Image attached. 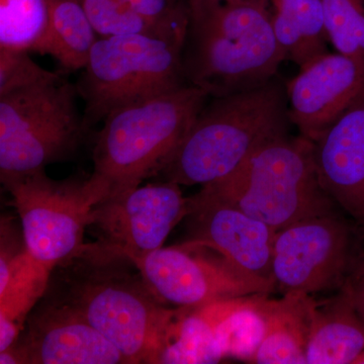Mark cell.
<instances>
[{
  "instance_id": "7c38bea8",
  "label": "cell",
  "mask_w": 364,
  "mask_h": 364,
  "mask_svg": "<svg viewBox=\"0 0 364 364\" xmlns=\"http://www.w3.org/2000/svg\"><path fill=\"white\" fill-rule=\"evenodd\" d=\"M289 119L315 142L364 92V58L325 53L286 85Z\"/></svg>"
},
{
  "instance_id": "3957f363",
  "label": "cell",
  "mask_w": 364,
  "mask_h": 364,
  "mask_svg": "<svg viewBox=\"0 0 364 364\" xmlns=\"http://www.w3.org/2000/svg\"><path fill=\"white\" fill-rule=\"evenodd\" d=\"M291 124L286 86L275 78L252 90L210 97L159 174L179 186L221 181L261 148L289 135Z\"/></svg>"
},
{
  "instance_id": "5b68a950",
  "label": "cell",
  "mask_w": 364,
  "mask_h": 364,
  "mask_svg": "<svg viewBox=\"0 0 364 364\" xmlns=\"http://www.w3.org/2000/svg\"><path fill=\"white\" fill-rule=\"evenodd\" d=\"M203 188L277 232L339 208L318 178L313 142L301 136L267 144L233 173Z\"/></svg>"
},
{
  "instance_id": "603a6c76",
  "label": "cell",
  "mask_w": 364,
  "mask_h": 364,
  "mask_svg": "<svg viewBox=\"0 0 364 364\" xmlns=\"http://www.w3.org/2000/svg\"><path fill=\"white\" fill-rule=\"evenodd\" d=\"M48 21L47 0H0V49L32 52Z\"/></svg>"
},
{
  "instance_id": "7a4b0ae2",
  "label": "cell",
  "mask_w": 364,
  "mask_h": 364,
  "mask_svg": "<svg viewBox=\"0 0 364 364\" xmlns=\"http://www.w3.org/2000/svg\"><path fill=\"white\" fill-rule=\"evenodd\" d=\"M181 52L188 85L225 97L267 85L286 60L269 0H188Z\"/></svg>"
},
{
  "instance_id": "d4e9b609",
  "label": "cell",
  "mask_w": 364,
  "mask_h": 364,
  "mask_svg": "<svg viewBox=\"0 0 364 364\" xmlns=\"http://www.w3.org/2000/svg\"><path fill=\"white\" fill-rule=\"evenodd\" d=\"M95 32L102 38L143 33L160 38L155 28L122 0H76ZM162 39V38H161Z\"/></svg>"
},
{
  "instance_id": "5bb4252c",
  "label": "cell",
  "mask_w": 364,
  "mask_h": 364,
  "mask_svg": "<svg viewBox=\"0 0 364 364\" xmlns=\"http://www.w3.org/2000/svg\"><path fill=\"white\" fill-rule=\"evenodd\" d=\"M26 324L14 342L23 364L127 363L112 342L56 296L36 306Z\"/></svg>"
},
{
  "instance_id": "484cf974",
  "label": "cell",
  "mask_w": 364,
  "mask_h": 364,
  "mask_svg": "<svg viewBox=\"0 0 364 364\" xmlns=\"http://www.w3.org/2000/svg\"><path fill=\"white\" fill-rule=\"evenodd\" d=\"M147 21L162 39L183 45L188 30V0H122Z\"/></svg>"
},
{
  "instance_id": "ffe728a7",
  "label": "cell",
  "mask_w": 364,
  "mask_h": 364,
  "mask_svg": "<svg viewBox=\"0 0 364 364\" xmlns=\"http://www.w3.org/2000/svg\"><path fill=\"white\" fill-rule=\"evenodd\" d=\"M275 38L299 68L328 52L322 0H269Z\"/></svg>"
},
{
  "instance_id": "8fae6325",
  "label": "cell",
  "mask_w": 364,
  "mask_h": 364,
  "mask_svg": "<svg viewBox=\"0 0 364 364\" xmlns=\"http://www.w3.org/2000/svg\"><path fill=\"white\" fill-rule=\"evenodd\" d=\"M186 213L179 184L164 181L107 196L93 208L90 226L100 232V243L133 259L162 248Z\"/></svg>"
},
{
  "instance_id": "7402d4cb",
  "label": "cell",
  "mask_w": 364,
  "mask_h": 364,
  "mask_svg": "<svg viewBox=\"0 0 364 364\" xmlns=\"http://www.w3.org/2000/svg\"><path fill=\"white\" fill-rule=\"evenodd\" d=\"M270 294L225 299L215 335L225 358L252 361L267 330Z\"/></svg>"
},
{
  "instance_id": "2e32d148",
  "label": "cell",
  "mask_w": 364,
  "mask_h": 364,
  "mask_svg": "<svg viewBox=\"0 0 364 364\" xmlns=\"http://www.w3.org/2000/svg\"><path fill=\"white\" fill-rule=\"evenodd\" d=\"M0 351L18 339L28 315L44 296L51 270L28 253L11 221L1 219L0 236Z\"/></svg>"
},
{
  "instance_id": "9c48e42d",
  "label": "cell",
  "mask_w": 364,
  "mask_h": 364,
  "mask_svg": "<svg viewBox=\"0 0 364 364\" xmlns=\"http://www.w3.org/2000/svg\"><path fill=\"white\" fill-rule=\"evenodd\" d=\"M340 208L294 222L275 235L272 279L286 294H317L343 289L363 252L361 229Z\"/></svg>"
},
{
  "instance_id": "4fadbf2b",
  "label": "cell",
  "mask_w": 364,
  "mask_h": 364,
  "mask_svg": "<svg viewBox=\"0 0 364 364\" xmlns=\"http://www.w3.org/2000/svg\"><path fill=\"white\" fill-rule=\"evenodd\" d=\"M184 219L186 241L215 249L244 272L273 282L272 227L205 188L188 198Z\"/></svg>"
},
{
  "instance_id": "4316f807",
  "label": "cell",
  "mask_w": 364,
  "mask_h": 364,
  "mask_svg": "<svg viewBox=\"0 0 364 364\" xmlns=\"http://www.w3.org/2000/svg\"><path fill=\"white\" fill-rule=\"evenodd\" d=\"M31 59L28 52L0 49V95L32 85L50 75Z\"/></svg>"
},
{
  "instance_id": "ba28073f",
  "label": "cell",
  "mask_w": 364,
  "mask_h": 364,
  "mask_svg": "<svg viewBox=\"0 0 364 364\" xmlns=\"http://www.w3.org/2000/svg\"><path fill=\"white\" fill-rule=\"evenodd\" d=\"M1 182L20 215L26 249L38 262L53 272L87 250L91 213L107 198L90 177L54 181L39 169Z\"/></svg>"
},
{
  "instance_id": "277c9868",
  "label": "cell",
  "mask_w": 364,
  "mask_h": 364,
  "mask_svg": "<svg viewBox=\"0 0 364 364\" xmlns=\"http://www.w3.org/2000/svg\"><path fill=\"white\" fill-rule=\"evenodd\" d=\"M210 98L186 85L112 112L95 142L90 178L107 198L158 176Z\"/></svg>"
},
{
  "instance_id": "e0dca14e",
  "label": "cell",
  "mask_w": 364,
  "mask_h": 364,
  "mask_svg": "<svg viewBox=\"0 0 364 364\" xmlns=\"http://www.w3.org/2000/svg\"><path fill=\"white\" fill-rule=\"evenodd\" d=\"M364 355V318L344 289L310 296L306 364H358Z\"/></svg>"
},
{
  "instance_id": "8992f818",
  "label": "cell",
  "mask_w": 364,
  "mask_h": 364,
  "mask_svg": "<svg viewBox=\"0 0 364 364\" xmlns=\"http://www.w3.org/2000/svg\"><path fill=\"white\" fill-rule=\"evenodd\" d=\"M77 95V86L55 72L0 95L1 181L75 154L88 132Z\"/></svg>"
},
{
  "instance_id": "9a60e30c",
  "label": "cell",
  "mask_w": 364,
  "mask_h": 364,
  "mask_svg": "<svg viewBox=\"0 0 364 364\" xmlns=\"http://www.w3.org/2000/svg\"><path fill=\"white\" fill-rule=\"evenodd\" d=\"M313 144L323 188L364 230V92Z\"/></svg>"
},
{
  "instance_id": "83f0119b",
  "label": "cell",
  "mask_w": 364,
  "mask_h": 364,
  "mask_svg": "<svg viewBox=\"0 0 364 364\" xmlns=\"http://www.w3.org/2000/svg\"><path fill=\"white\" fill-rule=\"evenodd\" d=\"M343 289L351 296L358 313L364 318V251L354 263Z\"/></svg>"
},
{
  "instance_id": "ac0fdd59",
  "label": "cell",
  "mask_w": 364,
  "mask_h": 364,
  "mask_svg": "<svg viewBox=\"0 0 364 364\" xmlns=\"http://www.w3.org/2000/svg\"><path fill=\"white\" fill-rule=\"evenodd\" d=\"M225 299L200 306L177 308L158 363H218L225 358L215 327Z\"/></svg>"
},
{
  "instance_id": "f1b7e54d",
  "label": "cell",
  "mask_w": 364,
  "mask_h": 364,
  "mask_svg": "<svg viewBox=\"0 0 364 364\" xmlns=\"http://www.w3.org/2000/svg\"><path fill=\"white\" fill-rule=\"evenodd\" d=\"M358 364H364V355L361 358L360 360H359Z\"/></svg>"
},
{
  "instance_id": "d6986e66",
  "label": "cell",
  "mask_w": 364,
  "mask_h": 364,
  "mask_svg": "<svg viewBox=\"0 0 364 364\" xmlns=\"http://www.w3.org/2000/svg\"><path fill=\"white\" fill-rule=\"evenodd\" d=\"M310 296L293 294L272 299L267 334L251 363L306 364Z\"/></svg>"
},
{
  "instance_id": "cb8c5ba5",
  "label": "cell",
  "mask_w": 364,
  "mask_h": 364,
  "mask_svg": "<svg viewBox=\"0 0 364 364\" xmlns=\"http://www.w3.org/2000/svg\"><path fill=\"white\" fill-rule=\"evenodd\" d=\"M328 40L337 52L364 58V0H322Z\"/></svg>"
},
{
  "instance_id": "44dd1931",
  "label": "cell",
  "mask_w": 364,
  "mask_h": 364,
  "mask_svg": "<svg viewBox=\"0 0 364 364\" xmlns=\"http://www.w3.org/2000/svg\"><path fill=\"white\" fill-rule=\"evenodd\" d=\"M49 21L33 53L50 55L64 71L85 69L97 32L76 0H47Z\"/></svg>"
},
{
  "instance_id": "30bf717a",
  "label": "cell",
  "mask_w": 364,
  "mask_h": 364,
  "mask_svg": "<svg viewBox=\"0 0 364 364\" xmlns=\"http://www.w3.org/2000/svg\"><path fill=\"white\" fill-rule=\"evenodd\" d=\"M131 260L151 293L167 306H200L275 291L272 280L244 272L215 249L196 242L162 247Z\"/></svg>"
},
{
  "instance_id": "52a82bcc",
  "label": "cell",
  "mask_w": 364,
  "mask_h": 364,
  "mask_svg": "<svg viewBox=\"0 0 364 364\" xmlns=\"http://www.w3.org/2000/svg\"><path fill=\"white\" fill-rule=\"evenodd\" d=\"M183 45L143 35L97 40L77 85L87 130L112 112L186 85Z\"/></svg>"
},
{
  "instance_id": "6da1fadb",
  "label": "cell",
  "mask_w": 364,
  "mask_h": 364,
  "mask_svg": "<svg viewBox=\"0 0 364 364\" xmlns=\"http://www.w3.org/2000/svg\"><path fill=\"white\" fill-rule=\"evenodd\" d=\"M54 294L123 354L127 363H158L177 308L162 305L130 258L100 242L56 268Z\"/></svg>"
}]
</instances>
